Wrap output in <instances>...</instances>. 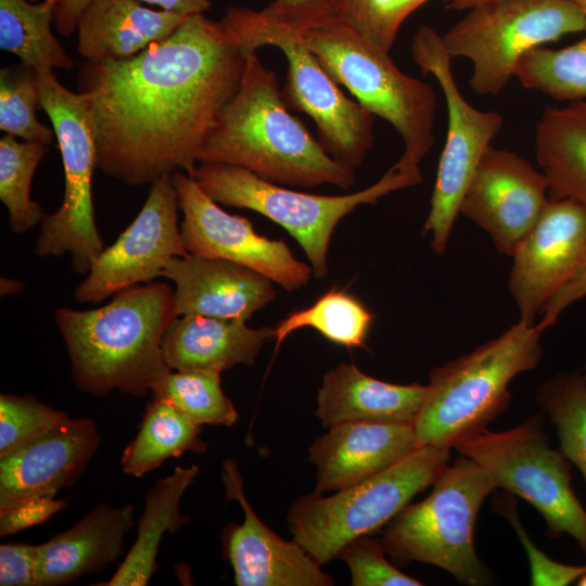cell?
<instances>
[{
	"instance_id": "1",
	"label": "cell",
	"mask_w": 586,
	"mask_h": 586,
	"mask_svg": "<svg viewBox=\"0 0 586 586\" xmlns=\"http://www.w3.org/2000/svg\"><path fill=\"white\" fill-rule=\"evenodd\" d=\"M246 54L220 21L187 16L167 38L123 61H85L97 168L128 186L192 176L214 123L238 90Z\"/></svg>"
},
{
	"instance_id": "2",
	"label": "cell",
	"mask_w": 586,
	"mask_h": 586,
	"mask_svg": "<svg viewBox=\"0 0 586 586\" xmlns=\"http://www.w3.org/2000/svg\"><path fill=\"white\" fill-rule=\"evenodd\" d=\"M199 162L239 166L292 188L355 184V169L333 158L290 113L276 73L256 52L246 54L240 86L218 114Z\"/></svg>"
},
{
	"instance_id": "3",
	"label": "cell",
	"mask_w": 586,
	"mask_h": 586,
	"mask_svg": "<svg viewBox=\"0 0 586 586\" xmlns=\"http://www.w3.org/2000/svg\"><path fill=\"white\" fill-rule=\"evenodd\" d=\"M176 317L175 291L158 282L118 291L99 308L59 307L54 320L74 384L94 396L146 395L170 371L161 343Z\"/></svg>"
},
{
	"instance_id": "4",
	"label": "cell",
	"mask_w": 586,
	"mask_h": 586,
	"mask_svg": "<svg viewBox=\"0 0 586 586\" xmlns=\"http://www.w3.org/2000/svg\"><path fill=\"white\" fill-rule=\"evenodd\" d=\"M262 11L302 42L337 85L402 137L400 163L419 166L434 143L437 97L433 87L403 73L390 52L341 16H283Z\"/></svg>"
},
{
	"instance_id": "5",
	"label": "cell",
	"mask_w": 586,
	"mask_h": 586,
	"mask_svg": "<svg viewBox=\"0 0 586 586\" xmlns=\"http://www.w3.org/2000/svg\"><path fill=\"white\" fill-rule=\"evenodd\" d=\"M523 321L434 368L412 424L419 446L455 448L485 430L509 406L510 382L540 362L543 334Z\"/></svg>"
},
{
	"instance_id": "6",
	"label": "cell",
	"mask_w": 586,
	"mask_h": 586,
	"mask_svg": "<svg viewBox=\"0 0 586 586\" xmlns=\"http://www.w3.org/2000/svg\"><path fill=\"white\" fill-rule=\"evenodd\" d=\"M422 501L407 505L383 532L385 553L400 562L438 566L457 582L485 585L491 573L474 546V526L484 499L496 488L488 473L461 455L446 466Z\"/></svg>"
},
{
	"instance_id": "7",
	"label": "cell",
	"mask_w": 586,
	"mask_h": 586,
	"mask_svg": "<svg viewBox=\"0 0 586 586\" xmlns=\"http://www.w3.org/2000/svg\"><path fill=\"white\" fill-rule=\"evenodd\" d=\"M213 201L254 211L284 228L303 249L316 278L328 273L332 233L342 218L359 205L375 204L388 193L422 181L419 167L395 163L372 186L345 195L305 193L262 179L229 164L203 162L192 174Z\"/></svg>"
},
{
	"instance_id": "8",
	"label": "cell",
	"mask_w": 586,
	"mask_h": 586,
	"mask_svg": "<svg viewBox=\"0 0 586 586\" xmlns=\"http://www.w3.org/2000/svg\"><path fill=\"white\" fill-rule=\"evenodd\" d=\"M450 448L419 446L387 469L332 496L298 497L286 520L293 539L320 565L352 539L392 521L415 495L431 486L448 464Z\"/></svg>"
},
{
	"instance_id": "9",
	"label": "cell",
	"mask_w": 586,
	"mask_h": 586,
	"mask_svg": "<svg viewBox=\"0 0 586 586\" xmlns=\"http://www.w3.org/2000/svg\"><path fill=\"white\" fill-rule=\"evenodd\" d=\"M220 22L245 54L265 46L283 52L286 105L311 117L320 143L333 158L358 167L373 145L375 116L346 97L317 58L262 10L229 7Z\"/></svg>"
},
{
	"instance_id": "10",
	"label": "cell",
	"mask_w": 586,
	"mask_h": 586,
	"mask_svg": "<svg viewBox=\"0 0 586 586\" xmlns=\"http://www.w3.org/2000/svg\"><path fill=\"white\" fill-rule=\"evenodd\" d=\"M39 105L54 130L64 170V195L53 214H44L35 245L39 257L69 253L72 269L87 275L104 250L94 219L92 177L97 168V131L91 104L65 88L52 69H36Z\"/></svg>"
},
{
	"instance_id": "11",
	"label": "cell",
	"mask_w": 586,
	"mask_h": 586,
	"mask_svg": "<svg viewBox=\"0 0 586 586\" xmlns=\"http://www.w3.org/2000/svg\"><path fill=\"white\" fill-rule=\"evenodd\" d=\"M578 31H586V14L573 0H489L469 9L442 40L451 59L471 61V89L491 95L507 86L525 52Z\"/></svg>"
},
{
	"instance_id": "12",
	"label": "cell",
	"mask_w": 586,
	"mask_h": 586,
	"mask_svg": "<svg viewBox=\"0 0 586 586\" xmlns=\"http://www.w3.org/2000/svg\"><path fill=\"white\" fill-rule=\"evenodd\" d=\"M455 448L483 468L497 488L534 506L550 537L570 535L586 556V510L572 488L570 461L550 447L542 415L506 431L485 430Z\"/></svg>"
},
{
	"instance_id": "13",
	"label": "cell",
	"mask_w": 586,
	"mask_h": 586,
	"mask_svg": "<svg viewBox=\"0 0 586 586\" xmlns=\"http://www.w3.org/2000/svg\"><path fill=\"white\" fill-rule=\"evenodd\" d=\"M412 60L424 75L441 86L447 106V135L424 221L423 234L436 254L446 251L463 193L504 118L493 111H480L458 89L442 35L421 25L411 41Z\"/></svg>"
},
{
	"instance_id": "14",
	"label": "cell",
	"mask_w": 586,
	"mask_h": 586,
	"mask_svg": "<svg viewBox=\"0 0 586 586\" xmlns=\"http://www.w3.org/2000/svg\"><path fill=\"white\" fill-rule=\"evenodd\" d=\"M171 178L189 254L237 263L290 292L308 283L311 266L297 259L284 241L260 235L247 218L225 212L188 174L177 170Z\"/></svg>"
},
{
	"instance_id": "15",
	"label": "cell",
	"mask_w": 586,
	"mask_h": 586,
	"mask_svg": "<svg viewBox=\"0 0 586 586\" xmlns=\"http://www.w3.org/2000/svg\"><path fill=\"white\" fill-rule=\"evenodd\" d=\"M145 203L116 241L104 249L76 288L80 304H95L129 286L161 277L187 251L178 226V195L170 176L150 184Z\"/></svg>"
},
{
	"instance_id": "16",
	"label": "cell",
	"mask_w": 586,
	"mask_h": 586,
	"mask_svg": "<svg viewBox=\"0 0 586 586\" xmlns=\"http://www.w3.org/2000/svg\"><path fill=\"white\" fill-rule=\"evenodd\" d=\"M511 257L509 291L520 321L534 326L552 295L586 270V206L549 200Z\"/></svg>"
},
{
	"instance_id": "17",
	"label": "cell",
	"mask_w": 586,
	"mask_h": 586,
	"mask_svg": "<svg viewBox=\"0 0 586 586\" xmlns=\"http://www.w3.org/2000/svg\"><path fill=\"white\" fill-rule=\"evenodd\" d=\"M548 201L542 170L514 152L489 145L463 193L459 213L485 230L499 253L512 256Z\"/></svg>"
},
{
	"instance_id": "18",
	"label": "cell",
	"mask_w": 586,
	"mask_h": 586,
	"mask_svg": "<svg viewBox=\"0 0 586 586\" xmlns=\"http://www.w3.org/2000/svg\"><path fill=\"white\" fill-rule=\"evenodd\" d=\"M221 480L227 500H237L244 512L242 524L230 523L222 534L225 557L238 586H332L333 578L294 539L284 540L265 525L243 492L232 459L222 462Z\"/></svg>"
},
{
	"instance_id": "19",
	"label": "cell",
	"mask_w": 586,
	"mask_h": 586,
	"mask_svg": "<svg viewBox=\"0 0 586 586\" xmlns=\"http://www.w3.org/2000/svg\"><path fill=\"white\" fill-rule=\"evenodd\" d=\"M100 444L92 419L68 417L0 458V512L28 499L55 497L62 488L73 486Z\"/></svg>"
},
{
	"instance_id": "20",
	"label": "cell",
	"mask_w": 586,
	"mask_h": 586,
	"mask_svg": "<svg viewBox=\"0 0 586 586\" xmlns=\"http://www.w3.org/2000/svg\"><path fill=\"white\" fill-rule=\"evenodd\" d=\"M161 277L176 285L177 316L201 315L246 321L276 297L269 278L220 258L191 254L174 257Z\"/></svg>"
},
{
	"instance_id": "21",
	"label": "cell",
	"mask_w": 586,
	"mask_h": 586,
	"mask_svg": "<svg viewBox=\"0 0 586 586\" xmlns=\"http://www.w3.org/2000/svg\"><path fill=\"white\" fill-rule=\"evenodd\" d=\"M418 447L412 425L369 421L335 424L308 450V459L317 468L315 492H336L359 483Z\"/></svg>"
},
{
	"instance_id": "22",
	"label": "cell",
	"mask_w": 586,
	"mask_h": 586,
	"mask_svg": "<svg viewBox=\"0 0 586 586\" xmlns=\"http://www.w3.org/2000/svg\"><path fill=\"white\" fill-rule=\"evenodd\" d=\"M131 504H99L71 528L37 545V586H60L101 572L123 552L135 523Z\"/></svg>"
},
{
	"instance_id": "23",
	"label": "cell",
	"mask_w": 586,
	"mask_h": 586,
	"mask_svg": "<svg viewBox=\"0 0 586 586\" xmlns=\"http://www.w3.org/2000/svg\"><path fill=\"white\" fill-rule=\"evenodd\" d=\"M273 328H251L246 321L201 315L176 317L161 343L167 367L176 371L222 372L237 365L254 364Z\"/></svg>"
},
{
	"instance_id": "24",
	"label": "cell",
	"mask_w": 586,
	"mask_h": 586,
	"mask_svg": "<svg viewBox=\"0 0 586 586\" xmlns=\"http://www.w3.org/2000/svg\"><path fill=\"white\" fill-rule=\"evenodd\" d=\"M426 392V385L385 382L342 362L324 374L316 415L326 428L348 421L412 425Z\"/></svg>"
},
{
	"instance_id": "25",
	"label": "cell",
	"mask_w": 586,
	"mask_h": 586,
	"mask_svg": "<svg viewBox=\"0 0 586 586\" xmlns=\"http://www.w3.org/2000/svg\"><path fill=\"white\" fill-rule=\"evenodd\" d=\"M139 0H90L77 23L85 61H123L170 36L187 16L145 8Z\"/></svg>"
},
{
	"instance_id": "26",
	"label": "cell",
	"mask_w": 586,
	"mask_h": 586,
	"mask_svg": "<svg viewBox=\"0 0 586 586\" xmlns=\"http://www.w3.org/2000/svg\"><path fill=\"white\" fill-rule=\"evenodd\" d=\"M534 149L549 200L586 206V100L546 106L536 124Z\"/></svg>"
},
{
	"instance_id": "27",
	"label": "cell",
	"mask_w": 586,
	"mask_h": 586,
	"mask_svg": "<svg viewBox=\"0 0 586 586\" xmlns=\"http://www.w3.org/2000/svg\"><path fill=\"white\" fill-rule=\"evenodd\" d=\"M200 468L176 467L145 494L138 519L137 539L113 576L98 586H145L156 571V557L165 533H175L190 522L180 510L181 498Z\"/></svg>"
},
{
	"instance_id": "28",
	"label": "cell",
	"mask_w": 586,
	"mask_h": 586,
	"mask_svg": "<svg viewBox=\"0 0 586 586\" xmlns=\"http://www.w3.org/2000/svg\"><path fill=\"white\" fill-rule=\"evenodd\" d=\"M201 425L164 398L148 403L136 437L123 451V471L141 477L171 457L207 450L200 438Z\"/></svg>"
},
{
	"instance_id": "29",
	"label": "cell",
	"mask_w": 586,
	"mask_h": 586,
	"mask_svg": "<svg viewBox=\"0 0 586 586\" xmlns=\"http://www.w3.org/2000/svg\"><path fill=\"white\" fill-rule=\"evenodd\" d=\"M55 0H0V48L35 69L74 66L51 29Z\"/></svg>"
},
{
	"instance_id": "30",
	"label": "cell",
	"mask_w": 586,
	"mask_h": 586,
	"mask_svg": "<svg viewBox=\"0 0 586 586\" xmlns=\"http://www.w3.org/2000/svg\"><path fill=\"white\" fill-rule=\"evenodd\" d=\"M373 314L357 297L332 288L309 307L289 314L273 328L276 347L292 332L313 328L327 340L347 348L366 347Z\"/></svg>"
},
{
	"instance_id": "31",
	"label": "cell",
	"mask_w": 586,
	"mask_h": 586,
	"mask_svg": "<svg viewBox=\"0 0 586 586\" xmlns=\"http://www.w3.org/2000/svg\"><path fill=\"white\" fill-rule=\"evenodd\" d=\"M520 84L553 100H586V35L562 49L543 46L525 52L514 71Z\"/></svg>"
},
{
	"instance_id": "32",
	"label": "cell",
	"mask_w": 586,
	"mask_h": 586,
	"mask_svg": "<svg viewBox=\"0 0 586 586\" xmlns=\"http://www.w3.org/2000/svg\"><path fill=\"white\" fill-rule=\"evenodd\" d=\"M539 408L555 424L560 450L582 473L586 483V378L562 372L536 387Z\"/></svg>"
},
{
	"instance_id": "33",
	"label": "cell",
	"mask_w": 586,
	"mask_h": 586,
	"mask_svg": "<svg viewBox=\"0 0 586 586\" xmlns=\"http://www.w3.org/2000/svg\"><path fill=\"white\" fill-rule=\"evenodd\" d=\"M48 151L46 144L18 141L12 135L0 139V200L9 212L13 233L28 231L44 216L41 206L30 198V186Z\"/></svg>"
},
{
	"instance_id": "34",
	"label": "cell",
	"mask_w": 586,
	"mask_h": 586,
	"mask_svg": "<svg viewBox=\"0 0 586 586\" xmlns=\"http://www.w3.org/2000/svg\"><path fill=\"white\" fill-rule=\"evenodd\" d=\"M152 397L164 398L199 425L231 426L239 415L225 395L220 372L212 370H170L151 390Z\"/></svg>"
},
{
	"instance_id": "35",
	"label": "cell",
	"mask_w": 586,
	"mask_h": 586,
	"mask_svg": "<svg viewBox=\"0 0 586 586\" xmlns=\"http://www.w3.org/2000/svg\"><path fill=\"white\" fill-rule=\"evenodd\" d=\"M37 72L23 63L0 71V129L23 141L49 145L55 136L53 128L40 123Z\"/></svg>"
},
{
	"instance_id": "36",
	"label": "cell",
	"mask_w": 586,
	"mask_h": 586,
	"mask_svg": "<svg viewBox=\"0 0 586 586\" xmlns=\"http://www.w3.org/2000/svg\"><path fill=\"white\" fill-rule=\"evenodd\" d=\"M69 416L33 395H0V458H3L48 431Z\"/></svg>"
},
{
	"instance_id": "37",
	"label": "cell",
	"mask_w": 586,
	"mask_h": 586,
	"mask_svg": "<svg viewBox=\"0 0 586 586\" xmlns=\"http://www.w3.org/2000/svg\"><path fill=\"white\" fill-rule=\"evenodd\" d=\"M429 0H335L334 14L390 52L404 21Z\"/></svg>"
},
{
	"instance_id": "38",
	"label": "cell",
	"mask_w": 586,
	"mask_h": 586,
	"mask_svg": "<svg viewBox=\"0 0 586 586\" xmlns=\"http://www.w3.org/2000/svg\"><path fill=\"white\" fill-rule=\"evenodd\" d=\"M381 542L364 535L346 543L336 558L344 561L354 586H421L422 583L397 570L384 557Z\"/></svg>"
},
{
	"instance_id": "39",
	"label": "cell",
	"mask_w": 586,
	"mask_h": 586,
	"mask_svg": "<svg viewBox=\"0 0 586 586\" xmlns=\"http://www.w3.org/2000/svg\"><path fill=\"white\" fill-rule=\"evenodd\" d=\"M494 510L500 513L514 528L530 563L531 584L534 586H566L586 573V564L571 565L557 562L538 549L523 528L517 513V501L506 492L494 499Z\"/></svg>"
},
{
	"instance_id": "40",
	"label": "cell",
	"mask_w": 586,
	"mask_h": 586,
	"mask_svg": "<svg viewBox=\"0 0 586 586\" xmlns=\"http://www.w3.org/2000/svg\"><path fill=\"white\" fill-rule=\"evenodd\" d=\"M0 585L37 586V545H0Z\"/></svg>"
},
{
	"instance_id": "41",
	"label": "cell",
	"mask_w": 586,
	"mask_h": 586,
	"mask_svg": "<svg viewBox=\"0 0 586 586\" xmlns=\"http://www.w3.org/2000/svg\"><path fill=\"white\" fill-rule=\"evenodd\" d=\"M66 506V500L55 497H40L22 501L0 512V535H11L43 523Z\"/></svg>"
},
{
	"instance_id": "42",
	"label": "cell",
	"mask_w": 586,
	"mask_h": 586,
	"mask_svg": "<svg viewBox=\"0 0 586 586\" xmlns=\"http://www.w3.org/2000/svg\"><path fill=\"white\" fill-rule=\"evenodd\" d=\"M586 296V270L562 286L542 309V319L537 323L543 331L555 324L560 314L571 304Z\"/></svg>"
},
{
	"instance_id": "43",
	"label": "cell",
	"mask_w": 586,
	"mask_h": 586,
	"mask_svg": "<svg viewBox=\"0 0 586 586\" xmlns=\"http://www.w3.org/2000/svg\"><path fill=\"white\" fill-rule=\"evenodd\" d=\"M335 0H273L265 8L283 16H316L334 13Z\"/></svg>"
},
{
	"instance_id": "44",
	"label": "cell",
	"mask_w": 586,
	"mask_h": 586,
	"mask_svg": "<svg viewBox=\"0 0 586 586\" xmlns=\"http://www.w3.org/2000/svg\"><path fill=\"white\" fill-rule=\"evenodd\" d=\"M89 2L90 0H55L54 25L61 36H71L77 29L78 18Z\"/></svg>"
},
{
	"instance_id": "45",
	"label": "cell",
	"mask_w": 586,
	"mask_h": 586,
	"mask_svg": "<svg viewBox=\"0 0 586 586\" xmlns=\"http://www.w3.org/2000/svg\"><path fill=\"white\" fill-rule=\"evenodd\" d=\"M152 5L160 7L163 11L190 16L204 14L211 8V0H139Z\"/></svg>"
},
{
	"instance_id": "46",
	"label": "cell",
	"mask_w": 586,
	"mask_h": 586,
	"mask_svg": "<svg viewBox=\"0 0 586 586\" xmlns=\"http://www.w3.org/2000/svg\"><path fill=\"white\" fill-rule=\"evenodd\" d=\"M23 290H24V283L18 280L5 278V277H2L0 279V293L2 296L17 294V293H21Z\"/></svg>"
},
{
	"instance_id": "47",
	"label": "cell",
	"mask_w": 586,
	"mask_h": 586,
	"mask_svg": "<svg viewBox=\"0 0 586 586\" xmlns=\"http://www.w3.org/2000/svg\"><path fill=\"white\" fill-rule=\"evenodd\" d=\"M489 0H444V5L448 10L463 11Z\"/></svg>"
},
{
	"instance_id": "48",
	"label": "cell",
	"mask_w": 586,
	"mask_h": 586,
	"mask_svg": "<svg viewBox=\"0 0 586 586\" xmlns=\"http://www.w3.org/2000/svg\"><path fill=\"white\" fill-rule=\"evenodd\" d=\"M576 584L579 586H586V573L578 578Z\"/></svg>"
},
{
	"instance_id": "49",
	"label": "cell",
	"mask_w": 586,
	"mask_h": 586,
	"mask_svg": "<svg viewBox=\"0 0 586 586\" xmlns=\"http://www.w3.org/2000/svg\"><path fill=\"white\" fill-rule=\"evenodd\" d=\"M583 374H584V375H585V378H586V364H585V366H584V371H583Z\"/></svg>"
}]
</instances>
